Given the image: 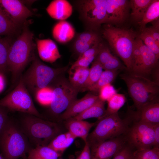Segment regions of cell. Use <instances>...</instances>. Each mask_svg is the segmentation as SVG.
Instances as JSON below:
<instances>
[{
  "label": "cell",
  "instance_id": "cell-38",
  "mask_svg": "<svg viewBox=\"0 0 159 159\" xmlns=\"http://www.w3.org/2000/svg\"><path fill=\"white\" fill-rule=\"evenodd\" d=\"M113 56L109 49L102 44L100 49L95 59L102 65L107 62Z\"/></svg>",
  "mask_w": 159,
  "mask_h": 159
},
{
  "label": "cell",
  "instance_id": "cell-41",
  "mask_svg": "<svg viewBox=\"0 0 159 159\" xmlns=\"http://www.w3.org/2000/svg\"><path fill=\"white\" fill-rule=\"evenodd\" d=\"M76 39L83 41L90 42L100 40L98 34L91 32H85L78 34Z\"/></svg>",
  "mask_w": 159,
  "mask_h": 159
},
{
  "label": "cell",
  "instance_id": "cell-31",
  "mask_svg": "<svg viewBox=\"0 0 159 159\" xmlns=\"http://www.w3.org/2000/svg\"><path fill=\"white\" fill-rule=\"evenodd\" d=\"M120 71L105 70L97 83L90 87L88 90L93 92H98L100 89L104 86L111 84L115 80Z\"/></svg>",
  "mask_w": 159,
  "mask_h": 159
},
{
  "label": "cell",
  "instance_id": "cell-35",
  "mask_svg": "<svg viewBox=\"0 0 159 159\" xmlns=\"http://www.w3.org/2000/svg\"><path fill=\"white\" fill-rule=\"evenodd\" d=\"M102 66L104 70L120 71L124 70L127 71L126 67L122 64L116 57L113 55L107 62L102 65Z\"/></svg>",
  "mask_w": 159,
  "mask_h": 159
},
{
  "label": "cell",
  "instance_id": "cell-34",
  "mask_svg": "<svg viewBox=\"0 0 159 159\" xmlns=\"http://www.w3.org/2000/svg\"><path fill=\"white\" fill-rule=\"evenodd\" d=\"M39 91L35 96L38 102L42 105L49 106L52 98V91L51 88L48 86Z\"/></svg>",
  "mask_w": 159,
  "mask_h": 159
},
{
  "label": "cell",
  "instance_id": "cell-10",
  "mask_svg": "<svg viewBox=\"0 0 159 159\" xmlns=\"http://www.w3.org/2000/svg\"><path fill=\"white\" fill-rule=\"evenodd\" d=\"M124 136L128 145L133 149L141 150L153 147V125L141 121H135L129 127Z\"/></svg>",
  "mask_w": 159,
  "mask_h": 159
},
{
  "label": "cell",
  "instance_id": "cell-7",
  "mask_svg": "<svg viewBox=\"0 0 159 159\" xmlns=\"http://www.w3.org/2000/svg\"><path fill=\"white\" fill-rule=\"evenodd\" d=\"M131 116L122 119L117 112L98 120L96 127L89 134L87 141L91 145L124 135L132 120Z\"/></svg>",
  "mask_w": 159,
  "mask_h": 159
},
{
  "label": "cell",
  "instance_id": "cell-11",
  "mask_svg": "<svg viewBox=\"0 0 159 159\" xmlns=\"http://www.w3.org/2000/svg\"><path fill=\"white\" fill-rule=\"evenodd\" d=\"M126 143L123 135L90 145L91 159H112Z\"/></svg>",
  "mask_w": 159,
  "mask_h": 159
},
{
  "label": "cell",
  "instance_id": "cell-9",
  "mask_svg": "<svg viewBox=\"0 0 159 159\" xmlns=\"http://www.w3.org/2000/svg\"><path fill=\"white\" fill-rule=\"evenodd\" d=\"M0 105L8 110L19 112L43 118L35 107L30 94L21 77L13 90L0 100Z\"/></svg>",
  "mask_w": 159,
  "mask_h": 159
},
{
  "label": "cell",
  "instance_id": "cell-1",
  "mask_svg": "<svg viewBox=\"0 0 159 159\" xmlns=\"http://www.w3.org/2000/svg\"><path fill=\"white\" fill-rule=\"evenodd\" d=\"M23 25L21 34L13 42L8 52V69L11 74L13 88L18 84L25 68L35 55L33 34L29 29L26 21Z\"/></svg>",
  "mask_w": 159,
  "mask_h": 159
},
{
  "label": "cell",
  "instance_id": "cell-49",
  "mask_svg": "<svg viewBox=\"0 0 159 159\" xmlns=\"http://www.w3.org/2000/svg\"><path fill=\"white\" fill-rule=\"evenodd\" d=\"M72 159V158H69V159Z\"/></svg>",
  "mask_w": 159,
  "mask_h": 159
},
{
  "label": "cell",
  "instance_id": "cell-21",
  "mask_svg": "<svg viewBox=\"0 0 159 159\" xmlns=\"http://www.w3.org/2000/svg\"><path fill=\"white\" fill-rule=\"evenodd\" d=\"M89 72L88 67L71 68L69 72V80L72 85L80 91H84Z\"/></svg>",
  "mask_w": 159,
  "mask_h": 159
},
{
  "label": "cell",
  "instance_id": "cell-43",
  "mask_svg": "<svg viewBox=\"0 0 159 159\" xmlns=\"http://www.w3.org/2000/svg\"><path fill=\"white\" fill-rule=\"evenodd\" d=\"M95 58L96 57H93L78 58L72 64L71 68L76 67H88L94 61Z\"/></svg>",
  "mask_w": 159,
  "mask_h": 159
},
{
  "label": "cell",
  "instance_id": "cell-12",
  "mask_svg": "<svg viewBox=\"0 0 159 159\" xmlns=\"http://www.w3.org/2000/svg\"><path fill=\"white\" fill-rule=\"evenodd\" d=\"M136 40L141 53V66L139 75L150 80V77L153 76L155 81L159 83V58L145 45L138 36Z\"/></svg>",
  "mask_w": 159,
  "mask_h": 159
},
{
  "label": "cell",
  "instance_id": "cell-14",
  "mask_svg": "<svg viewBox=\"0 0 159 159\" xmlns=\"http://www.w3.org/2000/svg\"><path fill=\"white\" fill-rule=\"evenodd\" d=\"M130 6V3L127 0H107L108 24L123 22L127 17Z\"/></svg>",
  "mask_w": 159,
  "mask_h": 159
},
{
  "label": "cell",
  "instance_id": "cell-36",
  "mask_svg": "<svg viewBox=\"0 0 159 159\" xmlns=\"http://www.w3.org/2000/svg\"><path fill=\"white\" fill-rule=\"evenodd\" d=\"M117 90L111 84H107L100 88L98 95L99 99L105 102L117 93Z\"/></svg>",
  "mask_w": 159,
  "mask_h": 159
},
{
  "label": "cell",
  "instance_id": "cell-13",
  "mask_svg": "<svg viewBox=\"0 0 159 159\" xmlns=\"http://www.w3.org/2000/svg\"><path fill=\"white\" fill-rule=\"evenodd\" d=\"M0 7L15 23L20 25L34 15L23 1L20 0H0Z\"/></svg>",
  "mask_w": 159,
  "mask_h": 159
},
{
  "label": "cell",
  "instance_id": "cell-40",
  "mask_svg": "<svg viewBox=\"0 0 159 159\" xmlns=\"http://www.w3.org/2000/svg\"><path fill=\"white\" fill-rule=\"evenodd\" d=\"M152 26L143 29L149 33L153 38L157 44L159 46V19L154 21Z\"/></svg>",
  "mask_w": 159,
  "mask_h": 159
},
{
  "label": "cell",
  "instance_id": "cell-48",
  "mask_svg": "<svg viewBox=\"0 0 159 159\" xmlns=\"http://www.w3.org/2000/svg\"><path fill=\"white\" fill-rule=\"evenodd\" d=\"M0 159H4V157L0 153Z\"/></svg>",
  "mask_w": 159,
  "mask_h": 159
},
{
  "label": "cell",
  "instance_id": "cell-26",
  "mask_svg": "<svg viewBox=\"0 0 159 159\" xmlns=\"http://www.w3.org/2000/svg\"><path fill=\"white\" fill-rule=\"evenodd\" d=\"M152 1V0H131L130 1L131 16L135 22L138 24L142 21Z\"/></svg>",
  "mask_w": 159,
  "mask_h": 159
},
{
  "label": "cell",
  "instance_id": "cell-5",
  "mask_svg": "<svg viewBox=\"0 0 159 159\" xmlns=\"http://www.w3.org/2000/svg\"><path fill=\"white\" fill-rule=\"evenodd\" d=\"M29 142L19 125L8 119L0 131V148L4 159L26 156L31 148Z\"/></svg>",
  "mask_w": 159,
  "mask_h": 159
},
{
  "label": "cell",
  "instance_id": "cell-42",
  "mask_svg": "<svg viewBox=\"0 0 159 159\" xmlns=\"http://www.w3.org/2000/svg\"><path fill=\"white\" fill-rule=\"evenodd\" d=\"M102 44L100 42L95 44L79 56L78 58L93 57H96L100 49Z\"/></svg>",
  "mask_w": 159,
  "mask_h": 159
},
{
  "label": "cell",
  "instance_id": "cell-44",
  "mask_svg": "<svg viewBox=\"0 0 159 159\" xmlns=\"http://www.w3.org/2000/svg\"><path fill=\"white\" fill-rule=\"evenodd\" d=\"M8 110L0 105V131L8 119Z\"/></svg>",
  "mask_w": 159,
  "mask_h": 159
},
{
  "label": "cell",
  "instance_id": "cell-22",
  "mask_svg": "<svg viewBox=\"0 0 159 159\" xmlns=\"http://www.w3.org/2000/svg\"><path fill=\"white\" fill-rule=\"evenodd\" d=\"M76 138L68 131L55 137L47 145L61 156Z\"/></svg>",
  "mask_w": 159,
  "mask_h": 159
},
{
  "label": "cell",
  "instance_id": "cell-24",
  "mask_svg": "<svg viewBox=\"0 0 159 159\" xmlns=\"http://www.w3.org/2000/svg\"><path fill=\"white\" fill-rule=\"evenodd\" d=\"M105 103L100 99L84 111L72 117L76 119L82 120L96 118H97L98 120L105 114L106 110Z\"/></svg>",
  "mask_w": 159,
  "mask_h": 159
},
{
  "label": "cell",
  "instance_id": "cell-37",
  "mask_svg": "<svg viewBox=\"0 0 159 159\" xmlns=\"http://www.w3.org/2000/svg\"><path fill=\"white\" fill-rule=\"evenodd\" d=\"M100 42V40L88 42L76 39L74 43V48L80 56L95 44Z\"/></svg>",
  "mask_w": 159,
  "mask_h": 159
},
{
  "label": "cell",
  "instance_id": "cell-3",
  "mask_svg": "<svg viewBox=\"0 0 159 159\" xmlns=\"http://www.w3.org/2000/svg\"><path fill=\"white\" fill-rule=\"evenodd\" d=\"M69 64L62 67L53 68L47 66L34 56L30 67L21 78L30 94L35 96L39 91L49 86L59 76L63 74Z\"/></svg>",
  "mask_w": 159,
  "mask_h": 159
},
{
  "label": "cell",
  "instance_id": "cell-50",
  "mask_svg": "<svg viewBox=\"0 0 159 159\" xmlns=\"http://www.w3.org/2000/svg\"><path fill=\"white\" fill-rule=\"evenodd\" d=\"M76 159H78L77 158Z\"/></svg>",
  "mask_w": 159,
  "mask_h": 159
},
{
  "label": "cell",
  "instance_id": "cell-28",
  "mask_svg": "<svg viewBox=\"0 0 159 159\" xmlns=\"http://www.w3.org/2000/svg\"><path fill=\"white\" fill-rule=\"evenodd\" d=\"M126 101V97L123 94L117 93L113 95L107 101V108L104 115L101 119L118 112L119 109L124 105Z\"/></svg>",
  "mask_w": 159,
  "mask_h": 159
},
{
  "label": "cell",
  "instance_id": "cell-23",
  "mask_svg": "<svg viewBox=\"0 0 159 159\" xmlns=\"http://www.w3.org/2000/svg\"><path fill=\"white\" fill-rule=\"evenodd\" d=\"M23 159H58L61 155L47 146L31 148Z\"/></svg>",
  "mask_w": 159,
  "mask_h": 159
},
{
  "label": "cell",
  "instance_id": "cell-19",
  "mask_svg": "<svg viewBox=\"0 0 159 159\" xmlns=\"http://www.w3.org/2000/svg\"><path fill=\"white\" fill-rule=\"evenodd\" d=\"M67 120L66 126L68 131L76 138H80L86 142L90 130L95 123L76 119L73 117Z\"/></svg>",
  "mask_w": 159,
  "mask_h": 159
},
{
  "label": "cell",
  "instance_id": "cell-15",
  "mask_svg": "<svg viewBox=\"0 0 159 159\" xmlns=\"http://www.w3.org/2000/svg\"><path fill=\"white\" fill-rule=\"evenodd\" d=\"M100 100L98 95L89 92L83 97L76 99L61 114L60 118L67 120L82 112Z\"/></svg>",
  "mask_w": 159,
  "mask_h": 159
},
{
  "label": "cell",
  "instance_id": "cell-32",
  "mask_svg": "<svg viewBox=\"0 0 159 159\" xmlns=\"http://www.w3.org/2000/svg\"><path fill=\"white\" fill-rule=\"evenodd\" d=\"M139 37L144 44L159 58V46L153 37L143 29H141Z\"/></svg>",
  "mask_w": 159,
  "mask_h": 159
},
{
  "label": "cell",
  "instance_id": "cell-30",
  "mask_svg": "<svg viewBox=\"0 0 159 159\" xmlns=\"http://www.w3.org/2000/svg\"><path fill=\"white\" fill-rule=\"evenodd\" d=\"M102 65L95 59L89 68L88 76L85 85L84 91L88 90L98 81L103 72Z\"/></svg>",
  "mask_w": 159,
  "mask_h": 159
},
{
  "label": "cell",
  "instance_id": "cell-33",
  "mask_svg": "<svg viewBox=\"0 0 159 159\" xmlns=\"http://www.w3.org/2000/svg\"><path fill=\"white\" fill-rule=\"evenodd\" d=\"M133 159H159V148H152L134 151Z\"/></svg>",
  "mask_w": 159,
  "mask_h": 159
},
{
  "label": "cell",
  "instance_id": "cell-25",
  "mask_svg": "<svg viewBox=\"0 0 159 159\" xmlns=\"http://www.w3.org/2000/svg\"><path fill=\"white\" fill-rule=\"evenodd\" d=\"M19 26L0 7V37L1 36H11L15 34Z\"/></svg>",
  "mask_w": 159,
  "mask_h": 159
},
{
  "label": "cell",
  "instance_id": "cell-17",
  "mask_svg": "<svg viewBox=\"0 0 159 159\" xmlns=\"http://www.w3.org/2000/svg\"><path fill=\"white\" fill-rule=\"evenodd\" d=\"M133 120L154 125L159 123V102L157 99L142 107L139 111L132 112Z\"/></svg>",
  "mask_w": 159,
  "mask_h": 159
},
{
  "label": "cell",
  "instance_id": "cell-27",
  "mask_svg": "<svg viewBox=\"0 0 159 159\" xmlns=\"http://www.w3.org/2000/svg\"><path fill=\"white\" fill-rule=\"evenodd\" d=\"M13 42L10 36L0 37V72L4 74L8 72V56L9 47Z\"/></svg>",
  "mask_w": 159,
  "mask_h": 159
},
{
  "label": "cell",
  "instance_id": "cell-29",
  "mask_svg": "<svg viewBox=\"0 0 159 159\" xmlns=\"http://www.w3.org/2000/svg\"><path fill=\"white\" fill-rule=\"evenodd\" d=\"M159 0H152L142 21L138 24L141 29L145 27L148 23L159 19Z\"/></svg>",
  "mask_w": 159,
  "mask_h": 159
},
{
  "label": "cell",
  "instance_id": "cell-45",
  "mask_svg": "<svg viewBox=\"0 0 159 159\" xmlns=\"http://www.w3.org/2000/svg\"><path fill=\"white\" fill-rule=\"evenodd\" d=\"M77 158L78 159H91L90 146L87 141L85 142L83 149Z\"/></svg>",
  "mask_w": 159,
  "mask_h": 159
},
{
  "label": "cell",
  "instance_id": "cell-18",
  "mask_svg": "<svg viewBox=\"0 0 159 159\" xmlns=\"http://www.w3.org/2000/svg\"><path fill=\"white\" fill-rule=\"evenodd\" d=\"M46 10L52 18L62 21L66 19L71 15L72 7L67 0H54L51 2Z\"/></svg>",
  "mask_w": 159,
  "mask_h": 159
},
{
  "label": "cell",
  "instance_id": "cell-20",
  "mask_svg": "<svg viewBox=\"0 0 159 159\" xmlns=\"http://www.w3.org/2000/svg\"><path fill=\"white\" fill-rule=\"evenodd\" d=\"M53 38L58 42L62 43H67L74 37V28L68 22L62 20L56 23L52 29Z\"/></svg>",
  "mask_w": 159,
  "mask_h": 159
},
{
  "label": "cell",
  "instance_id": "cell-39",
  "mask_svg": "<svg viewBox=\"0 0 159 159\" xmlns=\"http://www.w3.org/2000/svg\"><path fill=\"white\" fill-rule=\"evenodd\" d=\"M133 149L128 145H125L112 159H133Z\"/></svg>",
  "mask_w": 159,
  "mask_h": 159
},
{
  "label": "cell",
  "instance_id": "cell-8",
  "mask_svg": "<svg viewBox=\"0 0 159 159\" xmlns=\"http://www.w3.org/2000/svg\"><path fill=\"white\" fill-rule=\"evenodd\" d=\"M62 74L49 85L52 91V98L49 106L50 112L54 115L64 112L77 99L80 91L73 87Z\"/></svg>",
  "mask_w": 159,
  "mask_h": 159
},
{
  "label": "cell",
  "instance_id": "cell-4",
  "mask_svg": "<svg viewBox=\"0 0 159 159\" xmlns=\"http://www.w3.org/2000/svg\"><path fill=\"white\" fill-rule=\"evenodd\" d=\"M120 76L127 85L137 111L159 99V83L128 72L121 74Z\"/></svg>",
  "mask_w": 159,
  "mask_h": 159
},
{
  "label": "cell",
  "instance_id": "cell-6",
  "mask_svg": "<svg viewBox=\"0 0 159 159\" xmlns=\"http://www.w3.org/2000/svg\"><path fill=\"white\" fill-rule=\"evenodd\" d=\"M102 34L113 51L123 62L127 72H130L132 52L138 36L132 30L108 24L104 26Z\"/></svg>",
  "mask_w": 159,
  "mask_h": 159
},
{
  "label": "cell",
  "instance_id": "cell-2",
  "mask_svg": "<svg viewBox=\"0 0 159 159\" xmlns=\"http://www.w3.org/2000/svg\"><path fill=\"white\" fill-rule=\"evenodd\" d=\"M19 126L29 141L35 147L47 146L61 133L62 129L58 124L27 114L21 118Z\"/></svg>",
  "mask_w": 159,
  "mask_h": 159
},
{
  "label": "cell",
  "instance_id": "cell-16",
  "mask_svg": "<svg viewBox=\"0 0 159 159\" xmlns=\"http://www.w3.org/2000/svg\"><path fill=\"white\" fill-rule=\"evenodd\" d=\"M36 41L39 56L43 61L52 63L61 57L56 44L52 40L36 39Z\"/></svg>",
  "mask_w": 159,
  "mask_h": 159
},
{
  "label": "cell",
  "instance_id": "cell-47",
  "mask_svg": "<svg viewBox=\"0 0 159 159\" xmlns=\"http://www.w3.org/2000/svg\"><path fill=\"white\" fill-rule=\"evenodd\" d=\"M6 84L4 74L0 72V92L4 89Z\"/></svg>",
  "mask_w": 159,
  "mask_h": 159
},
{
  "label": "cell",
  "instance_id": "cell-46",
  "mask_svg": "<svg viewBox=\"0 0 159 159\" xmlns=\"http://www.w3.org/2000/svg\"><path fill=\"white\" fill-rule=\"evenodd\" d=\"M154 131L153 147L159 148V123L153 125Z\"/></svg>",
  "mask_w": 159,
  "mask_h": 159
}]
</instances>
